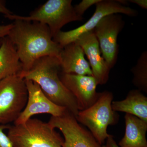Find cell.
Listing matches in <instances>:
<instances>
[{
	"label": "cell",
	"mask_w": 147,
	"mask_h": 147,
	"mask_svg": "<svg viewBox=\"0 0 147 147\" xmlns=\"http://www.w3.org/2000/svg\"><path fill=\"white\" fill-rule=\"evenodd\" d=\"M13 24L7 37L16 48L23 67L22 71H28L34 62L42 57L59 59L63 48L53 40L47 26L22 20H14Z\"/></svg>",
	"instance_id": "obj_1"
},
{
	"label": "cell",
	"mask_w": 147,
	"mask_h": 147,
	"mask_svg": "<svg viewBox=\"0 0 147 147\" xmlns=\"http://www.w3.org/2000/svg\"><path fill=\"white\" fill-rule=\"evenodd\" d=\"M60 62L58 58L42 57L34 62L27 71L18 74L40 87L46 97L56 105L65 107L76 118L79 111L76 99L61 81Z\"/></svg>",
	"instance_id": "obj_2"
},
{
	"label": "cell",
	"mask_w": 147,
	"mask_h": 147,
	"mask_svg": "<svg viewBox=\"0 0 147 147\" xmlns=\"http://www.w3.org/2000/svg\"><path fill=\"white\" fill-rule=\"evenodd\" d=\"M13 147H63L64 139L49 122L30 119L8 129Z\"/></svg>",
	"instance_id": "obj_3"
},
{
	"label": "cell",
	"mask_w": 147,
	"mask_h": 147,
	"mask_svg": "<svg viewBox=\"0 0 147 147\" xmlns=\"http://www.w3.org/2000/svg\"><path fill=\"white\" fill-rule=\"evenodd\" d=\"M113 94L108 91L99 92L97 100L93 105L83 111H79L76 120L86 126L97 142L102 145L110 134L107 129L117 123L119 116L112 109Z\"/></svg>",
	"instance_id": "obj_4"
},
{
	"label": "cell",
	"mask_w": 147,
	"mask_h": 147,
	"mask_svg": "<svg viewBox=\"0 0 147 147\" xmlns=\"http://www.w3.org/2000/svg\"><path fill=\"white\" fill-rule=\"evenodd\" d=\"M71 0H49L28 16L15 14L4 15L11 20L36 21L47 26L53 38L66 24L74 21H82L84 17L78 15L72 5Z\"/></svg>",
	"instance_id": "obj_5"
},
{
	"label": "cell",
	"mask_w": 147,
	"mask_h": 147,
	"mask_svg": "<svg viewBox=\"0 0 147 147\" xmlns=\"http://www.w3.org/2000/svg\"><path fill=\"white\" fill-rule=\"evenodd\" d=\"M28 92L26 80L18 74L0 82V125L13 123L26 105Z\"/></svg>",
	"instance_id": "obj_6"
},
{
	"label": "cell",
	"mask_w": 147,
	"mask_h": 147,
	"mask_svg": "<svg viewBox=\"0 0 147 147\" xmlns=\"http://www.w3.org/2000/svg\"><path fill=\"white\" fill-rule=\"evenodd\" d=\"M125 1L100 0L96 3L94 13L88 21L76 29L68 31H62L53 38V40L62 48L74 42L81 35L91 31L103 17L113 13H123L130 16L138 14L137 10L125 5Z\"/></svg>",
	"instance_id": "obj_7"
},
{
	"label": "cell",
	"mask_w": 147,
	"mask_h": 147,
	"mask_svg": "<svg viewBox=\"0 0 147 147\" xmlns=\"http://www.w3.org/2000/svg\"><path fill=\"white\" fill-rule=\"evenodd\" d=\"M125 22L119 13L105 16L94 29L102 57L110 69L115 65L118 53V36L123 29Z\"/></svg>",
	"instance_id": "obj_8"
},
{
	"label": "cell",
	"mask_w": 147,
	"mask_h": 147,
	"mask_svg": "<svg viewBox=\"0 0 147 147\" xmlns=\"http://www.w3.org/2000/svg\"><path fill=\"white\" fill-rule=\"evenodd\" d=\"M48 122L63 135V147H103L69 111L61 117H51Z\"/></svg>",
	"instance_id": "obj_9"
},
{
	"label": "cell",
	"mask_w": 147,
	"mask_h": 147,
	"mask_svg": "<svg viewBox=\"0 0 147 147\" xmlns=\"http://www.w3.org/2000/svg\"><path fill=\"white\" fill-rule=\"evenodd\" d=\"M25 80L28 92V101L14 125L24 123L35 115L48 114L52 117H59L68 111L65 107L56 105L47 98L36 83L31 80Z\"/></svg>",
	"instance_id": "obj_10"
},
{
	"label": "cell",
	"mask_w": 147,
	"mask_h": 147,
	"mask_svg": "<svg viewBox=\"0 0 147 147\" xmlns=\"http://www.w3.org/2000/svg\"><path fill=\"white\" fill-rule=\"evenodd\" d=\"M59 77L63 84L76 99L79 111L91 107L97 100L99 94L96 91L98 84L92 76L60 72Z\"/></svg>",
	"instance_id": "obj_11"
},
{
	"label": "cell",
	"mask_w": 147,
	"mask_h": 147,
	"mask_svg": "<svg viewBox=\"0 0 147 147\" xmlns=\"http://www.w3.org/2000/svg\"><path fill=\"white\" fill-rule=\"evenodd\" d=\"M80 45L86 55L92 76L98 85L105 84L109 78L110 69L101 55L99 43L93 30L83 34L74 41Z\"/></svg>",
	"instance_id": "obj_12"
},
{
	"label": "cell",
	"mask_w": 147,
	"mask_h": 147,
	"mask_svg": "<svg viewBox=\"0 0 147 147\" xmlns=\"http://www.w3.org/2000/svg\"><path fill=\"white\" fill-rule=\"evenodd\" d=\"M59 59L61 73L92 76L91 69L85 59L84 51L76 42H72L63 47Z\"/></svg>",
	"instance_id": "obj_13"
},
{
	"label": "cell",
	"mask_w": 147,
	"mask_h": 147,
	"mask_svg": "<svg viewBox=\"0 0 147 147\" xmlns=\"http://www.w3.org/2000/svg\"><path fill=\"white\" fill-rule=\"evenodd\" d=\"M124 136L119 142V147H147V122L136 116L126 114Z\"/></svg>",
	"instance_id": "obj_14"
},
{
	"label": "cell",
	"mask_w": 147,
	"mask_h": 147,
	"mask_svg": "<svg viewBox=\"0 0 147 147\" xmlns=\"http://www.w3.org/2000/svg\"><path fill=\"white\" fill-rule=\"evenodd\" d=\"M111 106L115 112L130 114L147 122V97L139 90L129 91L125 99L113 101Z\"/></svg>",
	"instance_id": "obj_15"
},
{
	"label": "cell",
	"mask_w": 147,
	"mask_h": 147,
	"mask_svg": "<svg viewBox=\"0 0 147 147\" xmlns=\"http://www.w3.org/2000/svg\"><path fill=\"white\" fill-rule=\"evenodd\" d=\"M22 70L16 48L8 37H6L0 46V82L8 76L20 74Z\"/></svg>",
	"instance_id": "obj_16"
},
{
	"label": "cell",
	"mask_w": 147,
	"mask_h": 147,
	"mask_svg": "<svg viewBox=\"0 0 147 147\" xmlns=\"http://www.w3.org/2000/svg\"><path fill=\"white\" fill-rule=\"evenodd\" d=\"M133 74L132 83L138 90L147 93V52L144 51L137 63L131 69Z\"/></svg>",
	"instance_id": "obj_17"
},
{
	"label": "cell",
	"mask_w": 147,
	"mask_h": 147,
	"mask_svg": "<svg viewBox=\"0 0 147 147\" xmlns=\"http://www.w3.org/2000/svg\"><path fill=\"white\" fill-rule=\"evenodd\" d=\"M0 13H3L4 15L13 14V13L6 7L5 2L2 0H0ZM13 26V23L7 25H0V46L1 44L2 40L3 38L8 36Z\"/></svg>",
	"instance_id": "obj_18"
},
{
	"label": "cell",
	"mask_w": 147,
	"mask_h": 147,
	"mask_svg": "<svg viewBox=\"0 0 147 147\" xmlns=\"http://www.w3.org/2000/svg\"><path fill=\"white\" fill-rule=\"evenodd\" d=\"M100 0H83L74 7L75 12L79 16H83L84 13L89 7L100 2Z\"/></svg>",
	"instance_id": "obj_19"
},
{
	"label": "cell",
	"mask_w": 147,
	"mask_h": 147,
	"mask_svg": "<svg viewBox=\"0 0 147 147\" xmlns=\"http://www.w3.org/2000/svg\"><path fill=\"white\" fill-rule=\"evenodd\" d=\"M9 127L7 125H0V147H13L10 139L3 131L4 129H8Z\"/></svg>",
	"instance_id": "obj_20"
},
{
	"label": "cell",
	"mask_w": 147,
	"mask_h": 147,
	"mask_svg": "<svg viewBox=\"0 0 147 147\" xmlns=\"http://www.w3.org/2000/svg\"><path fill=\"white\" fill-rule=\"evenodd\" d=\"M127 1L128 2L133 3L137 4L142 8L145 9H147V0H129Z\"/></svg>",
	"instance_id": "obj_21"
},
{
	"label": "cell",
	"mask_w": 147,
	"mask_h": 147,
	"mask_svg": "<svg viewBox=\"0 0 147 147\" xmlns=\"http://www.w3.org/2000/svg\"><path fill=\"white\" fill-rule=\"evenodd\" d=\"M105 146L106 147H119L114 140L113 136L112 135H110V137L106 139V144Z\"/></svg>",
	"instance_id": "obj_22"
},
{
	"label": "cell",
	"mask_w": 147,
	"mask_h": 147,
	"mask_svg": "<svg viewBox=\"0 0 147 147\" xmlns=\"http://www.w3.org/2000/svg\"><path fill=\"white\" fill-rule=\"evenodd\" d=\"M102 147H105V145H103V146H102Z\"/></svg>",
	"instance_id": "obj_23"
}]
</instances>
